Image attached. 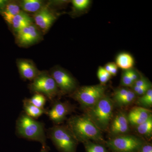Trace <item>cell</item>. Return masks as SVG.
<instances>
[{
    "label": "cell",
    "mask_w": 152,
    "mask_h": 152,
    "mask_svg": "<svg viewBox=\"0 0 152 152\" xmlns=\"http://www.w3.org/2000/svg\"><path fill=\"white\" fill-rule=\"evenodd\" d=\"M67 124L78 142L103 141L101 131L86 115L71 117L68 120Z\"/></svg>",
    "instance_id": "cell-1"
},
{
    "label": "cell",
    "mask_w": 152,
    "mask_h": 152,
    "mask_svg": "<svg viewBox=\"0 0 152 152\" xmlns=\"http://www.w3.org/2000/svg\"><path fill=\"white\" fill-rule=\"evenodd\" d=\"M16 130L19 137L39 142L42 148L49 149L47 145L44 124L36 121L25 113H22L18 118Z\"/></svg>",
    "instance_id": "cell-2"
},
{
    "label": "cell",
    "mask_w": 152,
    "mask_h": 152,
    "mask_svg": "<svg viewBox=\"0 0 152 152\" xmlns=\"http://www.w3.org/2000/svg\"><path fill=\"white\" fill-rule=\"evenodd\" d=\"M113 110V101L104 96L94 106L87 108L86 115L101 131L106 130L112 119Z\"/></svg>",
    "instance_id": "cell-3"
},
{
    "label": "cell",
    "mask_w": 152,
    "mask_h": 152,
    "mask_svg": "<svg viewBox=\"0 0 152 152\" xmlns=\"http://www.w3.org/2000/svg\"><path fill=\"white\" fill-rule=\"evenodd\" d=\"M48 135L60 152H76L78 142L67 126L55 125L48 130Z\"/></svg>",
    "instance_id": "cell-4"
},
{
    "label": "cell",
    "mask_w": 152,
    "mask_h": 152,
    "mask_svg": "<svg viewBox=\"0 0 152 152\" xmlns=\"http://www.w3.org/2000/svg\"><path fill=\"white\" fill-rule=\"evenodd\" d=\"M105 87L103 85L85 86L77 88L71 97L83 107L88 108L94 106L105 96Z\"/></svg>",
    "instance_id": "cell-5"
},
{
    "label": "cell",
    "mask_w": 152,
    "mask_h": 152,
    "mask_svg": "<svg viewBox=\"0 0 152 152\" xmlns=\"http://www.w3.org/2000/svg\"><path fill=\"white\" fill-rule=\"evenodd\" d=\"M29 88L32 91L42 94L50 100L61 94L54 80L46 71H41Z\"/></svg>",
    "instance_id": "cell-6"
},
{
    "label": "cell",
    "mask_w": 152,
    "mask_h": 152,
    "mask_svg": "<svg viewBox=\"0 0 152 152\" xmlns=\"http://www.w3.org/2000/svg\"><path fill=\"white\" fill-rule=\"evenodd\" d=\"M106 143L110 149L115 152H139L144 142L135 136L123 135L110 139Z\"/></svg>",
    "instance_id": "cell-7"
},
{
    "label": "cell",
    "mask_w": 152,
    "mask_h": 152,
    "mask_svg": "<svg viewBox=\"0 0 152 152\" xmlns=\"http://www.w3.org/2000/svg\"><path fill=\"white\" fill-rule=\"evenodd\" d=\"M49 73L54 80L61 94L72 93L77 88L75 79L62 68L55 67Z\"/></svg>",
    "instance_id": "cell-8"
},
{
    "label": "cell",
    "mask_w": 152,
    "mask_h": 152,
    "mask_svg": "<svg viewBox=\"0 0 152 152\" xmlns=\"http://www.w3.org/2000/svg\"><path fill=\"white\" fill-rule=\"evenodd\" d=\"M16 34L17 43L21 47L32 45L42 39V32L34 23L22 29Z\"/></svg>",
    "instance_id": "cell-9"
},
{
    "label": "cell",
    "mask_w": 152,
    "mask_h": 152,
    "mask_svg": "<svg viewBox=\"0 0 152 152\" xmlns=\"http://www.w3.org/2000/svg\"><path fill=\"white\" fill-rule=\"evenodd\" d=\"M72 110V107L68 103L56 102L46 114L55 124L58 125L62 123Z\"/></svg>",
    "instance_id": "cell-10"
},
{
    "label": "cell",
    "mask_w": 152,
    "mask_h": 152,
    "mask_svg": "<svg viewBox=\"0 0 152 152\" xmlns=\"http://www.w3.org/2000/svg\"><path fill=\"white\" fill-rule=\"evenodd\" d=\"M57 18L54 12L48 5L44 6L34 15L35 25L44 33L47 32Z\"/></svg>",
    "instance_id": "cell-11"
},
{
    "label": "cell",
    "mask_w": 152,
    "mask_h": 152,
    "mask_svg": "<svg viewBox=\"0 0 152 152\" xmlns=\"http://www.w3.org/2000/svg\"><path fill=\"white\" fill-rule=\"evenodd\" d=\"M17 64L21 77L24 80L33 81L41 72L31 60L18 59Z\"/></svg>",
    "instance_id": "cell-12"
},
{
    "label": "cell",
    "mask_w": 152,
    "mask_h": 152,
    "mask_svg": "<svg viewBox=\"0 0 152 152\" xmlns=\"http://www.w3.org/2000/svg\"><path fill=\"white\" fill-rule=\"evenodd\" d=\"M129 123L127 115L125 113L120 112L114 118L110 129L111 135H123L129 131Z\"/></svg>",
    "instance_id": "cell-13"
},
{
    "label": "cell",
    "mask_w": 152,
    "mask_h": 152,
    "mask_svg": "<svg viewBox=\"0 0 152 152\" xmlns=\"http://www.w3.org/2000/svg\"><path fill=\"white\" fill-rule=\"evenodd\" d=\"M151 115V112L149 109L137 107L131 110L127 117L129 124L138 126L147 121Z\"/></svg>",
    "instance_id": "cell-14"
},
{
    "label": "cell",
    "mask_w": 152,
    "mask_h": 152,
    "mask_svg": "<svg viewBox=\"0 0 152 152\" xmlns=\"http://www.w3.org/2000/svg\"><path fill=\"white\" fill-rule=\"evenodd\" d=\"M33 19L27 13L21 11L13 18L10 25L16 33L33 23Z\"/></svg>",
    "instance_id": "cell-15"
},
{
    "label": "cell",
    "mask_w": 152,
    "mask_h": 152,
    "mask_svg": "<svg viewBox=\"0 0 152 152\" xmlns=\"http://www.w3.org/2000/svg\"><path fill=\"white\" fill-rule=\"evenodd\" d=\"M20 9L18 2L9 1L1 13L6 21L10 24L14 17L22 11Z\"/></svg>",
    "instance_id": "cell-16"
},
{
    "label": "cell",
    "mask_w": 152,
    "mask_h": 152,
    "mask_svg": "<svg viewBox=\"0 0 152 152\" xmlns=\"http://www.w3.org/2000/svg\"><path fill=\"white\" fill-rule=\"evenodd\" d=\"M116 64L124 71L133 69L134 64V60L132 56L127 53H122L116 58Z\"/></svg>",
    "instance_id": "cell-17"
},
{
    "label": "cell",
    "mask_w": 152,
    "mask_h": 152,
    "mask_svg": "<svg viewBox=\"0 0 152 152\" xmlns=\"http://www.w3.org/2000/svg\"><path fill=\"white\" fill-rule=\"evenodd\" d=\"M18 3L20 8L26 13H36L45 6L44 2L39 0H23Z\"/></svg>",
    "instance_id": "cell-18"
},
{
    "label": "cell",
    "mask_w": 152,
    "mask_h": 152,
    "mask_svg": "<svg viewBox=\"0 0 152 152\" xmlns=\"http://www.w3.org/2000/svg\"><path fill=\"white\" fill-rule=\"evenodd\" d=\"M140 76L137 71L133 68L124 71L121 78V84L125 87H131Z\"/></svg>",
    "instance_id": "cell-19"
},
{
    "label": "cell",
    "mask_w": 152,
    "mask_h": 152,
    "mask_svg": "<svg viewBox=\"0 0 152 152\" xmlns=\"http://www.w3.org/2000/svg\"><path fill=\"white\" fill-rule=\"evenodd\" d=\"M23 102L24 113L33 118H37L43 114L46 113V110L44 108H40L36 107L31 103L28 99H25Z\"/></svg>",
    "instance_id": "cell-20"
},
{
    "label": "cell",
    "mask_w": 152,
    "mask_h": 152,
    "mask_svg": "<svg viewBox=\"0 0 152 152\" xmlns=\"http://www.w3.org/2000/svg\"><path fill=\"white\" fill-rule=\"evenodd\" d=\"M138 132L142 135L150 136L152 133V116H151L147 121L137 126Z\"/></svg>",
    "instance_id": "cell-21"
},
{
    "label": "cell",
    "mask_w": 152,
    "mask_h": 152,
    "mask_svg": "<svg viewBox=\"0 0 152 152\" xmlns=\"http://www.w3.org/2000/svg\"><path fill=\"white\" fill-rule=\"evenodd\" d=\"M138 105L141 106L142 107L146 108L151 107L152 105V90L150 89L145 94L142 95L137 100Z\"/></svg>",
    "instance_id": "cell-22"
},
{
    "label": "cell",
    "mask_w": 152,
    "mask_h": 152,
    "mask_svg": "<svg viewBox=\"0 0 152 152\" xmlns=\"http://www.w3.org/2000/svg\"><path fill=\"white\" fill-rule=\"evenodd\" d=\"M31 103L40 108H44V106L46 104L47 98L44 95L39 93H37L31 99H28Z\"/></svg>",
    "instance_id": "cell-23"
},
{
    "label": "cell",
    "mask_w": 152,
    "mask_h": 152,
    "mask_svg": "<svg viewBox=\"0 0 152 152\" xmlns=\"http://www.w3.org/2000/svg\"><path fill=\"white\" fill-rule=\"evenodd\" d=\"M86 152H108L102 145L93 142L91 141L84 142Z\"/></svg>",
    "instance_id": "cell-24"
},
{
    "label": "cell",
    "mask_w": 152,
    "mask_h": 152,
    "mask_svg": "<svg viewBox=\"0 0 152 152\" xmlns=\"http://www.w3.org/2000/svg\"><path fill=\"white\" fill-rule=\"evenodd\" d=\"M136 94L132 90H130L127 94L121 99L118 101L116 104L120 107H124L130 104L135 99Z\"/></svg>",
    "instance_id": "cell-25"
},
{
    "label": "cell",
    "mask_w": 152,
    "mask_h": 152,
    "mask_svg": "<svg viewBox=\"0 0 152 152\" xmlns=\"http://www.w3.org/2000/svg\"><path fill=\"white\" fill-rule=\"evenodd\" d=\"M151 82L147 80V78L143 77H140L131 87L132 90L134 93H135L138 90L144 87L147 86H151Z\"/></svg>",
    "instance_id": "cell-26"
},
{
    "label": "cell",
    "mask_w": 152,
    "mask_h": 152,
    "mask_svg": "<svg viewBox=\"0 0 152 152\" xmlns=\"http://www.w3.org/2000/svg\"><path fill=\"white\" fill-rule=\"evenodd\" d=\"M91 2L89 0H73L72 1L74 9L78 11H83L88 8Z\"/></svg>",
    "instance_id": "cell-27"
},
{
    "label": "cell",
    "mask_w": 152,
    "mask_h": 152,
    "mask_svg": "<svg viewBox=\"0 0 152 152\" xmlns=\"http://www.w3.org/2000/svg\"><path fill=\"white\" fill-rule=\"evenodd\" d=\"M97 76L101 84L104 85L108 81L112 76L103 67L100 66L98 69Z\"/></svg>",
    "instance_id": "cell-28"
},
{
    "label": "cell",
    "mask_w": 152,
    "mask_h": 152,
    "mask_svg": "<svg viewBox=\"0 0 152 152\" xmlns=\"http://www.w3.org/2000/svg\"><path fill=\"white\" fill-rule=\"evenodd\" d=\"M130 90V89L126 87H123L116 90L114 92L113 97L115 102L116 103L118 101L124 97L127 94Z\"/></svg>",
    "instance_id": "cell-29"
},
{
    "label": "cell",
    "mask_w": 152,
    "mask_h": 152,
    "mask_svg": "<svg viewBox=\"0 0 152 152\" xmlns=\"http://www.w3.org/2000/svg\"><path fill=\"white\" fill-rule=\"evenodd\" d=\"M139 152H152V145L150 144H143Z\"/></svg>",
    "instance_id": "cell-30"
},
{
    "label": "cell",
    "mask_w": 152,
    "mask_h": 152,
    "mask_svg": "<svg viewBox=\"0 0 152 152\" xmlns=\"http://www.w3.org/2000/svg\"><path fill=\"white\" fill-rule=\"evenodd\" d=\"M118 67L116 64L115 63L113 62V65H112V67L111 70L110 74L111 76H115L118 73Z\"/></svg>",
    "instance_id": "cell-31"
},
{
    "label": "cell",
    "mask_w": 152,
    "mask_h": 152,
    "mask_svg": "<svg viewBox=\"0 0 152 152\" xmlns=\"http://www.w3.org/2000/svg\"><path fill=\"white\" fill-rule=\"evenodd\" d=\"M9 1H4V0H0V12L1 13L3 11V10L4 9L7 3H8Z\"/></svg>",
    "instance_id": "cell-32"
},
{
    "label": "cell",
    "mask_w": 152,
    "mask_h": 152,
    "mask_svg": "<svg viewBox=\"0 0 152 152\" xmlns=\"http://www.w3.org/2000/svg\"><path fill=\"white\" fill-rule=\"evenodd\" d=\"M49 149H45L44 148H42L41 151L40 152H48Z\"/></svg>",
    "instance_id": "cell-33"
}]
</instances>
